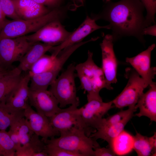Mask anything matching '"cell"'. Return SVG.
Masks as SVG:
<instances>
[{
    "instance_id": "8",
    "label": "cell",
    "mask_w": 156,
    "mask_h": 156,
    "mask_svg": "<svg viewBox=\"0 0 156 156\" xmlns=\"http://www.w3.org/2000/svg\"><path fill=\"white\" fill-rule=\"evenodd\" d=\"M33 43L29 42L26 36L0 39V62L10 67L14 62L20 61Z\"/></svg>"
},
{
    "instance_id": "25",
    "label": "cell",
    "mask_w": 156,
    "mask_h": 156,
    "mask_svg": "<svg viewBox=\"0 0 156 156\" xmlns=\"http://www.w3.org/2000/svg\"><path fill=\"white\" fill-rule=\"evenodd\" d=\"M134 136L123 130L113 141L111 148L116 155H122L133 149Z\"/></svg>"
},
{
    "instance_id": "26",
    "label": "cell",
    "mask_w": 156,
    "mask_h": 156,
    "mask_svg": "<svg viewBox=\"0 0 156 156\" xmlns=\"http://www.w3.org/2000/svg\"><path fill=\"white\" fill-rule=\"evenodd\" d=\"M57 60V56L45 54L32 66L28 73L31 76L48 71L54 67Z\"/></svg>"
},
{
    "instance_id": "15",
    "label": "cell",
    "mask_w": 156,
    "mask_h": 156,
    "mask_svg": "<svg viewBox=\"0 0 156 156\" xmlns=\"http://www.w3.org/2000/svg\"><path fill=\"white\" fill-rule=\"evenodd\" d=\"M24 116L31 129L42 139L60 135L51 125L49 118L34 111L29 105L24 110Z\"/></svg>"
},
{
    "instance_id": "14",
    "label": "cell",
    "mask_w": 156,
    "mask_h": 156,
    "mask_svg": "<svg viewBox=\"0 0 156 156\" xmlns=\"http://www.w3.org/2000/svg\"><path fill=\"white\" fill-rule=\"evenodd\" d=\"M155 46L153 44L136 55L126 58V62L132 66L143 79L146 87L154 83L153 80L156 74V67L151 66V53Z\"/></svg>"
},
{
    "instance_id": "33",
    "label": "cell",
    "mask_w": 156,
    "mask_h": 156,
    "mask_svg": "<svg viewBox=\"0 0 156 156\" xmlns=\"http://www.w3.org/2000/svg\"><path fill=\"white\" fill-rule=\"evenodd\" d=\"M0 4L6 16L13 20L21 19L16 13L12 0H0Z\"/></svg>"
},
{
    "instance_id": "36",
    "label": "cell",
    "mask_w": 156,
    "mask_h": 156,
    "mask_svg": "<svg viewBox=\"0 0 156 156\" xmlns=\"http://www.w3.org/2000/svg\"><path fill=\"white\" fill-rule=\"evenodd\" d=\"M37 3L50 7L56 8L60 5L62 0H34Z\"/></svg>"
},
{
    "instance_id": "34",
    "label": "cell",
    "mask_w": 156,
    "mask_h": 156,
    "mask_svg": "<svg viewBox=\"0 0 156 156\" xmlns=\"http://www.w3.org/2000/svg\"><path fill=\"white\" fill-rule=\"evenodd\" d=\"M18 122L10 126V129L8 132L10 138L14 144L16 151L22 146L19 138Z\"/></svg>"
},
{
    "instance_id": "20",
    "label": "cell",
    "mask_w": 156,
    "mask_h": 156,
    "mask_svg": "<svg viewBox=\"0 0 156 156\" xmlns=\"http://www.w3.org/2000/svg\"><path fill=\"white\" fill-rule=\"evenodd\" d=\"M133 116L131 115L121 122L111 125L101 126L90 136L96 140L99 139L104 140L111 148L114 139L124 130L125 125Z\"/></svg>"
},
{
    "instance_id": "16",
    "label": "cell",
    "mask_w": 156,
    "mask_h": 156,
    "mask_svg": "<svg viewBox=\"0 0 156 156\" xmlns=\"http://www.w3.org/2000/svg\"><path fill=\"white\" fill-rule=\"evenodd\" d=\"M31 76L28 73L22 76L18 83L10 93L4 103L14 108L24 110L28 103L29 91V83Z\"/></svg>"
},
{
    "instance_id": "41",
    "label": "cell",
    "mask_w": 156,
    "mask_h": 156,
    "mask_svg": "<svg viewBox=\"0 0 156 156\" xmlns=\"http://www.w3.org/2000/svg\"><path fill=\"white\" fill-rule=\"evenodd\" d=\"M1 65H2L1 64V63L0 62V66H1Z\"/></svg>"
},
{
    "instance_id": "39",
    "label": "cell",
    "mask_w": 156,
    "mask_h": 156,
    "mask_svg": "<svg viewBox=\"0 0 156 156\" xmlns=\"http://www.w3.org/2000/svg\"><path fill=\"white\" fill-rule=\"evenodd\" d=\"M10 67H6L3 65L0 66V79L8 71L12 68Z\"/></svg>"
},
{
    "instance_id": "32",
    "label": "cell",
    "mask_w": 156,
    "mask_h": 156,
    "mask_svg": "<svg viewBox=\"0 0 156 156\" xmlns=\"http://www.w3.org/2000/svg\"><path fill=\"white\" fill-rule=\"evenodd\" d=\"M146 8L147 14L145 16L148 26L155 24V15L156 12V0H140Z\"/></svg>"
},
{
    "instance_id": "35",
    "label": "cell",
    "mask_w": 156,
    "mask_h": 156,
    "mask_svg": "<svg viewBox=\"0 0 156 156\" xmlns=\"http://www.w3.org/2000/svg\"><path fill=\"white\" fill-rule=\"evenodd\" d=\"M116 154L110 148L97 147L94 149V156H114Z\"/></svg>"
},
{
    "instance_id": "40",
    "label": "cell",
    "mask_w": 156,
    "mask_h": 156,
    "mask_svg": "<svg viewBox=\"0 0 156 156\" xmlns=\"http://www.w3.org/2000/svg\"><path fill=\"white\" fill-rule=\"evenodd\" d=\"M111 0H105V2H108V1H111Z\"/></svg>"
},
{
    "instance_id": "30",
    "label": "cell",
    "mask_w": 156,
    "mask_h": 156,
    "mask_svg": "<svg viewBox=\"0 0 156 156\" xmlns=\"http://www.w3.org/2000/svg\"><path fill=\"white\" fill-rule=\"evenodd\" d=\"M18 127L22 146L27 144L35 133L30 127L24 117L22 118L18 122Z\"/></svg>"
},
{
    "instance_id": "7",
    "label": "cell",
    "mask_w": 156,
    "mask_h": 156,
    "mask_svg": "<svg viewBox=\"0 0 156 156\" xmlns=\"http://www.w3.org/2000/svg\"><path fill=\"white\" fill-rule=\"evenodd\" d=\"M127 84L122 92L112 101L113 104L117 108L135 106L146 88L144 81L133 69L127 68Z\"/></svg>"
},
{
    "instance_id": "1",
    "label": "cell",
    "mask_w": 156,
    "mask_h": 156,
    "mask_svg": "<svg viewBox=\"0 0 156 156\" xmlns=\"http://www.w3.org/2000/svg\"><path fill=\"white\" fill-rule=\"evenodd\" d=\"M102 12L92 18L108 21L114 41L122 37L133 36L144 41L142 32L148 27L143 15L144 7L140 0L105 2Z\"/></svg>"
},
{
    "instance_id": "4",
    "label": "cell",
    "mask_w": 156,
    "mask_h": 156,
    "mask_svg": "<svg viewBox=\"0 0 156 156\" xmlns=\"http://www.w3.org/2000/svg\"><path fill=\"white\" fill-rule=\"evenodd\" d=\"M66 13V10L56 8L38 18L9 20L0 31V39L15 38L34 33L49 22L55 20L61 21L65 17Z\"/></svg>"
},
{
    "instance_id": "38",
    "label": "cell",
    "mask_w": 156,
    "mask_h": 156,
    "mask_svg": "<svg viewBox=\"0 0 156 156\" xmlns=\"http://www.w3.org/2000/svg\"><path fill=\"white\" fill-rule=\"evenodd\" d=\"M6 17L0 4V31L9 21Z\"/></svg>"
},
{
    "instance_id": "28",
    "label": "cell",
    "mask_w": 156,
    "mask_h": 156,
    "mask_svg": "<svg viewBox=\"0 0 156 156\" xmlns=\"http://www.w3.org/2000/svg\"><path fill=\"white\" fill-rule=\"evenodd\" d=\"M45 144L39 138V136L34 134L29 142L27 144L22 145L23 150L27 156H34L35 152L43 151Z\"/></svg>"
},
{
    "instance_id": "10",
    "label": "cell",
    "mask_w": 156,
    "mask_h": 156,
    "mask_svg": "<svg viewBox=\"0 0 156 156\" xmlns=\"http://www.w3.org/2000/svg\"><path fill=\"white\" fill-rule=\"evenodd\" d=\"M71 105L65 109H62L51 117L49 118L54 129L60 134L75 127L83 129L86 134L85 127L80 114V108Z\"/></svg>"
},
{
    "instance_id": "3",
    "label": "cell",
    "mask_w": 156,
    "mask_h": 156,
    "mask_svg": "<svg viewBox=\"0 0 156 156\" xmlns=\"http://www.w3.org/2000/svg\"><path fill=\"white\" fill-rule=\"evenodd\" d=\"M57 138L41 140L49 144L81 155L82 156H94V149L100 147L96 140L86 134L84 131L76 127L61 133Z\"/></svg>"
},
{
    "instance_id": "24",
    "label": "cell",
    "mask_w": 156,
    "mask_h": 156,
    "mask_svg": "<svg viewBox=\"0 0 156 156\" xmlns=\"http://www.w3.org/2000/svg\"><path fill=\"white\" fill-rule=\"evenodd\" d=\"M59 73L52 70L31 75L29 86L33 90H47L54 82Z\"/></svg>"
},
{
    "instance_id": "2",
    "label": "cell",
    "mask_w": 156,
    "mask_h": 156,
    "mask_svg": "<svg viewBox=\"0 0 156 156\" xmlns=\"http://www.w3.org/2000/svg\"><path fill=\"white\" fill-rule=\"evenodd\" d=\"M93 53L88 52L86 60L75 65V71L81 83V87L87 92V99H96L102 100L99 94L103 88L112 90L107 84L103 71L94 62Z\"/></svg>"
},
{
    "instance_id": "13",
    "label": "cell",
    "mask_w": 156,
    "mask_h": 156,
    "mask_svg": "<svg viewBox=\"0 0 156 156\" xmlns=\"http://www.w3.org/2000/svg\"><path fill=\"white\" fill-rule=\"evenodd\" d=\"M29 101L39 113L50 118L61 109L52 93L47 90H33L29 89Z\"/></svg>"
},
{
    "instance_id": "29",
    "label": "cell",
    "mask_w": 156,
    "mask_h": 156,
    "mask_svg": "<svg viewBox=\"0 0 156 156\" xmlns=\"http://www.w3.org/2000/svg\"><path fill=\"white\" fill-rule=\"evenodd\" d=\"M137 109L135 105L129 107L127 109L121 111L106 118H103L101 126H109L119 123L128 116L134 115Z\"/></svg>"
},
{
    "instance_id": "17",
    "label": "cell",
    "mask_w": 156,
    "mask_h": 156,
    "mask_svg": "<svg viewBox=\"0 0 156 156\" xmlns=\"http://www.w3.org/2000/svg\"><path fill=\"white\" fill-rule=\"evenodd\" d=\"M150 88L146 93H143L135 105L140 111L135 116L138 117L146 116L151 121L156 122V83L149 86Z\"/></svg>"
},
{
    "instance_id": "19",
    "label": "cell",
    "mask_w": 156,
    "mask_h": 156,
    "mask_svg": "<svg viewBox=\"0 0 156 156\" xmlns=\"http://www.w3.org/2000/svg\"><path fill=\"white\" fill-rule=\"evenodd\" d=\"M54 46L52 44L39 42L33 43L19 61L18 67L21 71L28 72L35 63Z\"/></svg>"
},
{
    "instance_id": "23",
    "label": "cell",
    "mask_w": 156,
    "mask_h": 156,
    "mask_svg": "<svg viewBox=\"0 0 156 156\" xmlns=\"http://www.w3.org/2000/svg\"><path fill=\"white\" fill-rule=\"evenodd\" d=\"M24 117V110L14 108L4 103L0 104V131H5Z\"/></svg>"
},
{
    "instance_id": "12",
    "label": "cell",
    "mask_w": 156,
    "mask_h": 156,
    "mask_svg": "<svg viewBox=\"0 0 156 156\" xmlns=\"http://www.w3.org/2000/svg\"><path fill=\"white\" fill-rule=\"evenodd\" d=\"M96 20L87 16L83 22L75 31L71 32L67 39L60 44L53 46L50 51L51 55L56 57L63 49L82 41L86 36L95 31L102 28L110 29L109 25H98Z\"/></svg>"
},
{
    "instance_id": "22",
    "label": "cell",
    "mask_w": 156,
    "mask_h": 156,
    "mask_svg": "<svg viewBox=\"0 0 156 156\" xmlns=\"http://www.w3.org/2000/svg\"><path fill=\"white\" fill-rule=\"evenodd\" d=\"M134 136L133 149L138 156L156 155V133L149 137L141 134L136 131Z\"/></svg>"
},
{
    "instance_id": "31",
    "label": "cell",
    "mask_w": 156,
    "mask_h": 156,
    "mask_svg": "<svg viewBox=\"0 0 156 156\" xmlns=\"http://www.w3.org/2000/svg\"><path fill=\"white\" fill-rule=\"evenodd\" d=\"M43 151L46 153L48 156H82L79 154L49 144H45Z\"/></svg>"
},
{
    "instance_id": "27",
    "label": "cell",
    "mask_w": 156,
    "mask_h": 156,
    "mask_svg": "<svg viewBox=\"0 0 156 156\" xmlns=\"http://www.w3.org/2000/svg\"><path fill=\"white\" fill-rule=\"evenodd\" d=\"M16 149L8 132L0 131V156H15Z\"/></svg>"
},
{
    "instance_id": "11",
    "label": "cell",
    "mask_w": 156,
    "mask_h": 156,
    "mask_svg": "<svg viewBox=\"0 0 156 156\" xmlns=\"http://www.w3.org/2000/svg\"><path fill=\"white\" fill-rule=\"evenodd\" d=\"M103 40L100 45L101 50L102 67L108 85L116 83L117 81V71L118 62L113 48L112 35L103 34Z\"/></svg>"
},
{
    "instance_id": "9",
    "label": "cell",
    "mask_w": 156,
    "mask_h": 156,
    "mask_svg": "<svg viewBox=\"0 0 156 156\" xmlns=\"http://www.w3.org/2000/svg\"><path fill=\"white\" fill-rule=\"evenodd\" d=\"M71 33L65 29L60 21L55 20L47 23L36 32L26 36L30 42H39L56 46L64 42Z\"/></svg>"
},
{
    "instance_id": "21",
    "label": "cell",
    "mask_w": 156,
    "mask_h": 156,
    "mask_svg": "<svg viewBox=\"0 0 156 156\" xmlns=\"http://www.w3.org/2000/svg\"><path fill=\"white\" fill-rule=\"evenodd\" d=\"M21 72L18 67L13 68L0 79V104L5 103L17 85L22 76Z\"/></svg>"
},
{
    "instance_id": "37",
    "label": "cell",
    "mask_w": 156,
    "mask_h": 156,
    "mask_svg": "<svg viewBox=\"0 0 156 156\" xmlns=\"http://www.w3.org/2000/svg\"><path fill=\"white\" fill-rule=\"evenodd\" d=\"M155 24L147 27L144 29L142 34L144 36L145 35H149L153 36H156Z\"/></svg>"
},
{
    "instance_id": "18",
    "label": "cell",
    "mask_w": 156,
    "mask_h": 156,
    "mask_svg": "<svg viewBox=\"0 0 156 156\" xmlns=\"http://www.w3.org/2000/svg\"><path fill=\"white\" fill-rule=\"evenodd\" d=\"M16 13L22 19H29L44 16L51 10L34 0H12Z\"/></svg>"
},
{
    "instance_id": "5",
    "label": "cell",
    "mask_w": 156,
    "mask_h": 156,
    "mask_svg": "<svg viewBox=\"0 0 156 156\" xmlns=\"http://www.w3.org/2000/svg\"><path fill=\"white\" fill-rule=\"evenodd\" d=\"M75 65L74 62L70 64L50 86L49 90L57 100L60 108L70 104L79 105L75 81Z\"/></svg>"
},
{
    "instance_id": "6",
    "label": "cell",
    "mask_w": 156,
    "mask_h": 156,
    "mask_svg": "<svg viewBox=\"0 0 156 156\" xmlns=\"http://www.w3.org/2000/svg\"><path fill=\"white\" fill-rule=\"evenodd\" d=\"M80 108V114L85 127L86 135L90 136L101 126L103 116L113 107L112 101L104 102L102 100L91 99Z\"/></svg>"
}]
</instances>
